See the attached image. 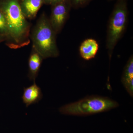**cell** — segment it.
<instances>
[{
  "mask_svg": "<svg viewBox=\"0 0 133 133\" xmlns=\"http://www.w3.org/2000/svg\"><path fill=\"white\" fill-rule=\"evenodd\" d=\"M0 9L5 18L9 35L6 45L14 49L30 43V24L22 12L18 0H6Z\"/></svg>",
  "mask_w": 133,
  "mask_h": 133,
  "instance_id": "cell-1",
  "label": "cell"
},
{
  "mask_svg": "<svg viewBox=\"0 0 133 133\" xmlns=\"http://www.w3.org/2000/svg\"><path fill=\"white\" fill-rule=\"evenodd\" d=\"M57 34L45 15L41 17L32 30L30 38L34 48L43 59L57 57L59 52L57 44Z\"/></svg>",
  "mask_w": 133,
  "mask_h": 133,
  "instance_id": "cell-2",
  "label": "cell"
},
{
  "mask_svg": "<svg viewBox=\"0 0 133 133\" xmlns=\"http://www.w3.org/2000/svg\"><path fill=\"white\" fill-rule=\"evenodd\" d=\"M127 0H117L108 24L106 49L109 58L118 42L124 35L128 21Z\"/></svg>",
  "mask_w": 133,
  "mask_h": 133,
  "instance_id": "cell-3",
  "label": "cell"
},
{
  "mask_svg": "<svg viewBox=\"0 0 133 133\" xmlns=\"http://www.w3.org/2000/svg\"><path fill=\"white\" fill-rule=\"evenodd\" d=\"M118 105L117 102L109 98L92 96L64 105L59 111L66 115L84 116L107 111Z\"/></svg>",
  "mask_w": 133,
  "mask_h": 133,
  "instance_id": "cell-4",
  "label": "cell"
},
{
  "mask_svg": "<svg viewBox=\"0 0 133 133\" xmlns=\"http://www.w3.org/2000/svg\"><path fill=\"white\" fill-rule=\"evenodd\" d=\"M52 5V10L49 20L52 28L57 35L63 28L69 17V12L71 7L69 0H63Z\"/></svg>",
  "mask_w": 133,
  "mask_h": 133,
  "instance_id": "cell-5",
  "label": "cell"
},
{
  "mask_svg": "<svg viewBox=\"0 0 133 133\" xmlns=\"http://www.w3.org/2000/svg\"><path fill=\"white\" fill-rule=\"evenodd\" d=\"M43 97L41 88L36 84L35 81L29 87H24L22 98L26 107H28L31 105L38 103L42 99Z\"/></svg>",
  "mask_w": 133,
  "mask_h": 133,
  "instance_id": "cell-6",
  "label": "cell"
},
{
  "mask_svg": "<svg viewBox=\"0 0 133 133\" xmlns=\"http://www.w3.org/2000/svg\"><path fill=\"white\" fill-rule=\"evenodd\" d=\"M43 58L32 48L28 60L29 71L28 77L30 81H35L40 71Z\"/></svg>",
  "mask_w": 133,
  "mask_h": 133,
  "instance_id": "cell-7",
  "label": "cell"
},
{
  "mask_svg": "<svg viewBox=\"0 0 133 133\" xmlns=\"http://www.w3.org/2000/svg\"><path fill=\"white\" fill-rule=\"evenodd\" d=\"M99 48L97 41L93 38H87L81 43L79 48V54L83 59L90 60L95 57Z\"/></svg>",
  "mask_w": 133,
  "mask_h": 133,
  "instance_id": "cell-8",
  "label": "cell"
},
{
  "mask_svg": "<svg viewBox=\"0 0 133 133\" xmlns=\"http://www.w3.org/2000/svg\"><path fill=\"white\" fill-rule=\"evenodd\" d=\"M43 3V0H22L20 5L26 19H34Z\"/></svg>",
  "mask_w": 133,
  "mask_h": 133,
  "instance_id": "cell-9",
  "label": "cell"
},
{
  "mask_svg": "<svg viewBox=\"0 0 133 133\" xmlns=\"http://www.w3.org/2000/svg\"><path fill=\"white\" fill-rule=\"evenodd\" d=\"M125 88L131 97L133 95V57L129 58L124 69L121 79Z\"/></svg>",
  "mask_w": 133,
  "mask_h": 133,
  "instance_id": "cell-10",
  "label": "cell"
},
{
  "mask_svg": "<svg viewBox=\"0 0 133 133\" xmlns=\"http://www.w3.org/2000/svg\"><path fill=\"white\" fill-rule=\"evenodd\" d=\"M0 34L5 37L6 43L9 39V35L4 17L0 10Z\"/></svg>",
  "mask_w": 133,
  "mask_h": 133,
  "instance_id": "cell-11",
  "label": "cell"
},
{
  "mask_svg": "<svg viewBox=\"0 0 133 133\" xmlns=\"http://www.w3.org/2000/svg\"><path fill=\"white\" fill-rule=\"evenodd\" d=\"M92 0H69L71 8L79 9L84 7Z\"/></svg>",
  "mask_w": 133,
  "mask_h": 133,
  "instance_id": "cell-12",
  "label": "cell"
},
{
  "mask_svg": "<svg viewBox=\"0 0 133 133\" xmlns=\"http://www.w3.org/2000/svg\"><path fill=\"white\" fill-rule=\"evenodd\" d=\"M62 1L63 0H43L44 2L47 3V4H51V5L55 4L59 2Z\"/></svg>",
  "mask_w": 133,
  "mask_h": 133,
  "instance_id": "cell-13",
  "label": "cell"
},
{
  "mask_svg": "<svg viewBox=\"0 0 133 133\" xmlns=\"http://www.w3.org/2000/svg\"><path fill=\"white\" fill-rule=\"evenodd\" d=\"M6 41V39H5V37H4L2 35L0 34V42H1V41Z\"/></svg>",
  "mask_w": 133,
  "mask_h": 133,
  "instance_id": "cell-14",
  "label": "cell"
},
{
  "mask_svg": "<svg viewBox=\"0 0 133 133\" xmlns=\"http://www.w3.org/2000/svg\"><path fill=\"white\" fill-rule=\"evenodd\" d=\"M109 1H112V0H109Z\"/></svg>",
  "mask_w": 133,
  "mask_h": 133,
  "instance_id": "cell-15",
  "label": "cell"
},
{
  "mask_svg": "<svg viewBox=\"0 0 133 133\" xmlns=\"http://www.w3.org/2000/svg\"></svg>",
  "mask_w": 133,
  "mask_h": 133,
  "instance_id": "cell-16",
  "label": "cell"
}]
</instances>
